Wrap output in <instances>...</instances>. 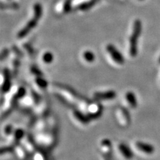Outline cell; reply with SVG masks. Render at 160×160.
<instances>
[{
    "mask_svg": "<svg viewBox=\"0 0 160 160\" xmlns=\"http://www.w3.org/2000/svg\"><path fill=\"white\" fill-rule=\"evenodd\" d=\"M142 23L140 19L135 20L133 26L132 34L129 39V54L132 57H135L137 54V41L141 35Z\"/></svg>",
    "mask_w": 160,
    "mask_h": 160,
    "instance_id": "6da1fadb",
    "label": "cell"
},
{
    "mask_svg": "<svg viewBox=\"0 0 160 160\" xmlns=\"http://www.w3.org/2000/svg\"><path fill=\"white\" fill-rule=\"evenodd\" d=\"M106 51L108 52L109 55L112 57V60L115 63L119 65H123L124 64V57L122 55L121 52L112 44H108L106 46Z\"/></svg>",
    "mask_w": 160,
    "mask_h": 160,
    "instance_id": "7a4b0ae2",
    "label": "cell"
},
{
    "mask_svg": "<svg viewBox=\"0 0 160 160\" xmlns=\"http://www.w3.org/2000/svg\"><path fill=\"white\" fill-rule=\"evenodd\" d=\"M40 18H38L37 16L34 15V18L33 19H30L29 21L26 25L24 26V27H23L21 30H20L18 34V38L19 39H22L24 37H26L27 35L29 34L33 29H34L35 27V26H37V24L38 23V21L39 20Z\"/></svg>",
    "mask_w": 160,
    "mask_h": 160,
    "instance_id": "3957f363",
    "label": "cell"
},
{
    "mask_svg": "<svg viewBox=\"0 0 160 160\" xmlns=\"http://www.w3.org/2000/svg\"><path fill=\"white\" fill-rule=\"evenodd\" d=\"M116 97V93L113 90H109L106 92H96L93 94V97L98 101L111 100Z\"/></svg>",
    "mask_w": 160,
    "mask_h": 160,
    "instance_id": "277c9868",
    "label": "cell"
},
{
    "mask_svg": "<svg viewBox=\"0 0 160 160\" xmlns=\"http://www.w3.org/2000/svg\"><path fill=\"white\" fill-rule=\"evenodd\" d=\"M135 146H136L138 150L147 154H152L155 151L154 147L148 143H146L143 142H137L135 143Z\"/></svg>",
    "mask_w": 160,
    "mask_h": 160,
    "instance_id": "5b68a950",
    "label": "cell"
},
{
    "mask_svg": "<svg viewBox=\"0 0 160 160\" xmlns=\"http://www.w3.org/2000/svg\"><path fill=\"white\" fill-rule=\"evenodd\" d=\"M119 151L121 154L127 159H131L133 157V154L129 147L125 143H120L119 145Z\"/></svg>",
    "mask_w": 160,
    "mask_h": 160,
    "instance_id": "8992f818",
    "label": "cell"
},
{
    "mask_svg": "<svg viewBox=\"0 0 160 160\" xmlns=\"http://www.w3.org/2000/svg\"><path fill=\"white\" fill-rule=\"evenodd\" d=\"M125 100L132 108L135 109L137 107V101L135 93L132 92H128L125 94Z\"/></svg>",
    "mask_w": 160,
    "mask_h": 160,
    "instance_id": "52a82bcc",
    "label": "cell"
},
{
    "mask_svg": "<svg viewBox=\"0 0 160 160\" xmlns=\"http://www.w3.org/2000/svg\"><path fill=\"white\" fill-rule=\"evenodd\" d=\"M96 2H97V0H91V1L84 2L78 6V9L81 11L88 10L95 5V3Z\"/></svg>",
    "mask_w": 160,
    "mask_h": 160,
    "instance_id": "ba28073f",
    "label": "cell"
},
{
    "mask_svg": "<svg viewBox=\"0 0 160 160\" xmlns=\"http://www.w3.org/2000/svg\"><path fill=\"white\" fill-rule=\"evenodd\" d=\"M83 57H84V60L87 61V62H88V63L93 62L96 59V57H95V55H94V53L92 51H89V50L85 51L83 53Z\"/></svg>",
    "mask_w": 160,
    "mask_h": 160,
    "instance_id": "9c48e42d",
    "label": "cell"
},
{
    "mask_svg": "<svg viewBox=\"0 0 160 160\" xmlns=\"http://www.w3.org/2000/svg\"><path fill=\"white\" fill-rule=\"evenodd\" d=\"M43 10L42 5L39 3H36L34 4V15L37 16V17L41 18L42 16Z\"/></svg>",
    "mask_w": 160,
    "mask_h": 160,
    "instance_id": "30bf717a",
    "label": "cell"
},
{
    "mask_svg": "<svg viewBox=\"0 0 160 160\" xmlns=\"http://www.w3.org/2000/svg\"><path fill=\"white\" fill-rule=\"evenodd\" d=\"M53 58H54V56H53V53L50 51L44 53L42 55V60L46 64H51L53 61Z\"/></svg>",
    "mask_w": 160,
    "mask_h": 160,
    "instance_id": "8fae6325",
    "label": "cell"
},
{
    "mask_svg": "<svg viewBox=\"0 0 160 160\" xmlns=\"http://www.w3.org/2000/svg\"><path fill=\"white\" fill-rule=\"evenodd\" d=\"M72 8L71 0H66L64 4V13H68L70 11Z\"/></svg>",
    "mask_w": 160,
    "mask_h": 160,
    "instance_id": "7c38bea8",
    "label": "cell"
},
{
    "mask_svg": "<svg viewBox=\"0 0 160 160\" xmlns=\"http://www.w3.org/2000/svg\"><path fill=\"white\" fill-rule=\"evenodd\" d=\"M158 62H159V64H160V56H159V59H158Z\"/></svg>",
    "mask_w": 160,
    "mask_h": 160,
    "instance_id": "4fadbf2b",
    "label": "cell"
},
{
    "mask_svg": "<svg viewBox=\"0 0 160 160\" xmlns=\"http://www.w3.org/2000/svg\"><path fill=\"white\" fill-rule=\"evenodd\" d=\"M139 1H143V0H139Z\"/></svg>",
    "mask_w": 160,
    "mask_h": 160,
    "instance_id": "5bb4252c",
    "label": "cell"
}]
</instances>
